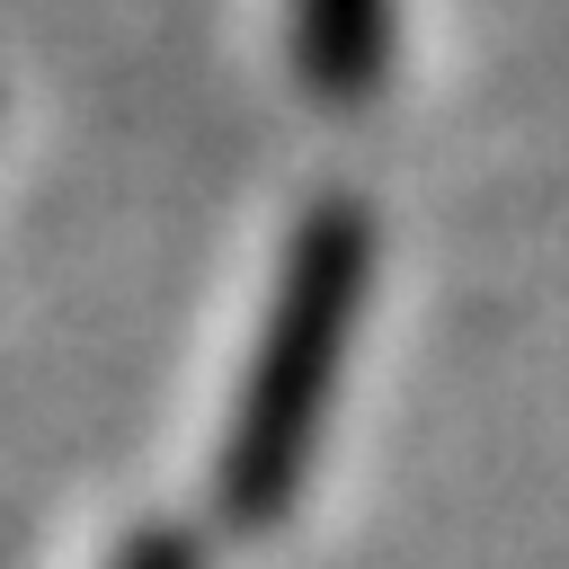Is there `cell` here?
<instances>
[{
    "label": "cell",
    "instance_id": "1",
    "mask_svg": "<svg viewBox=\"0 0 569 569\" xmlns=\"http://www.w3.org/2000/svg\"><path fill=\"white\" fill-rule=\"evenodd\" d=\"M365 276H373V222L356 204H311L284 249L267 338L249 356V391L231 409V445H222L231 525H267L293 498L311 436H320V409H329V382L347 365L356 311H365Z\"/></svg>",
    "mask_w": 569,
    "mask_h": 569
},
{
    "label": "cell",
    "instance_id": "2",
    "mask_svg": "<svg viewBox=\"0 0 569 569\" xmlns=\"http://www.w3.org/2000/svg\"><path fill=\"white\" fill-rule=\"evenodd\" d=\"M293 62L329 107H356L391 62V0H293Z\"/></svg>",
    "mask_w": 569,
    "mask_h": 569
},
{
    "label": "cell",
    "instance_id": "3",
    "mask_svg": "<svg viewBox=\"0 0 569 569\" xmlns=\"http://www.w3.org/2000/svg\"><path fill=\"white\" fill-rule=\"evenodd\" d=\"M116 569H196V542H187L178 525H151V533H142V542H133Z\"/></svg>",
    "mask_w": 569,
    "mask_h": 569
}]
</instances>
